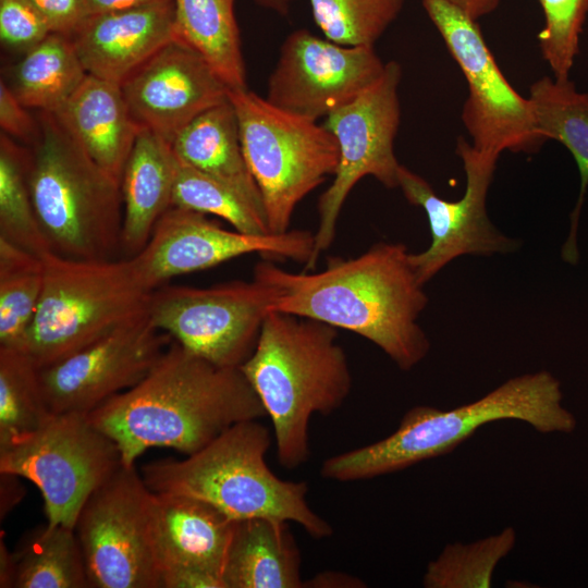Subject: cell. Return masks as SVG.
<instances>
[{
  "label": "cell",
  "mask_w": 588,
  "mask_h": 588,
  "mask_svg": "<svg viewBox=\"0 0 588 588\" xmlns=\"http://www.w3.org/2000/svg\"><path fill=\"white\" fill-rule=\"evenodd\" d=\"M409 254L402 243L377 242L354 258L330 257L318 272H291L261 260L254 277L277 290L272 311L356 333L408 371L430 350L418 324L428 297Z\"/></svg>",
  "instance_id": "6da1fadb"
},
{
  "label": "cell",
  "mask_w": 588,
  "mask_h": 588,
  "mask_svg": "<svg viewBox=\"0 0 588 588\" xmlns=\"http://www.w3.org/2000/svg\"><path fill=\"white\" fill-rule=\"evenodd\" d=\"M134 466L150 448L191 455L237 422L266 417L240 367L218 366L172 341L149 373L89 413Z\"/></svg>",
  "instance_id": "7a4b0ae2"
},
{
  "label": "cell",
  "mask_w": 588,
  "mask_h": 588,
  "mask_svg": "<svg viewBox=\"0 0 588 588\" xmlns=\"http://www.w3.org/2000/svg\"><path fill=\"white\" fill-rule=\"evenodd\" d=\"M272 424L279 464L294 469L310 456L315 414L339 409L352 389L338 329L287 313L270 311L256 346L240 367Z\"/></svg>",
  "instance_id": "3957f363"
},
{
  "label": "cell",
  "mask_w": 588,
  "mask_h": 588,
  "mask_svg": "<svg viewBox=\"0 0 588 588\" xmlns=\"http://www.w3.org/2000/svg\"><path fill=\"white\" fill-rule=\"evenodd\" d=\"M562 397L560 381L542 370L511 378L479 400L452 409L415 406L388 437L324 460L320 475L350 482L400 471L448 454L481 426L503 419L525 421L541 433H571L577 422Z\"/></svg>",
  "instance_id": "277c9868"
},
{
  "label": "cell",
  "mask_w": 588,
  "mask_h": 588,
  "mask_svg": "<svg viewBox=\"0 0 588 588\" xmlns=\"http://www.w3.org/2000/svg\"><path fill=\"white\" fill-rule=\"evenodd\" d=\"M271 440L259 419L241 421L186 458L152 461L140 474L152 492L201 501L234 522L271 518L296 523L315 539L331 536L330 523L306 500L307 482L284 480L269 468Z\"/></svg>",
  "instance_id": "5b68a950"
},
{
  "label": "cell",
  "mask_w": 588,
  "mask_h": 588,
  "mask_svg": "<svg viewBox=\"0 0 588 588\" xmlns=\"http://www.w3.org/2000/svg\"><path fill=\"white\" fill-rule=\"evenodd\" d=\"M29 154L33 205L50 252L113 259L122 242L120 181L79 147L53 113L41 111Z\"/></svg>",
  "instance_id": "8992f818"
},
{
  "label": "cell",
  "mask_w": 588,
  "mask_h": 588,
  "mask_svg": "<svg viewBox=\"0 0 588 588\" xmlns=\"http://www.w3.org/2000/svg\"><path fill=\"white\" fill-rule=\"evenodd\" d=\"M41 258L42 293L21 347L37 368L148 314L151 292L131 258L75 259L52 252Z\"/></svg>",
  "instance_id": "52a82bcc"
},
{
  "label": "cell",
  "mask_w": 588,
  "mask_h": 588,
  "mask_svg": "<svg viewBox=\"0 0 588 588\" xmlns=\"http://www.w3.org/2000/svg\"><path fill=\"white\" fill-rule=\"evenodd\" d=\"M229 100L268 230L285 233L298 203L334 175L336 139L323 124L284 111L247 88L230 90Z\"/></svg>",
  "instance_id": "ba28073f"
},
{
  "label": "cell",
  "mask_w": 588,
  "mask_h": 588,
  "mask_svg": "<svg viewBox=\"0 0 588 588\" xmlns=\"http://www.w3.org/2000/svg\"><path fill=\"white\" fill-rule=\"evenodd\" d=\"M121 465L118 444L75 413H50L35 431L0 449V473L32 481L47 523L72 528L89 495Z\"/></svg>",
  "instance_id": "9c48e42d"
},
{
  "label": "cell",
  "mask_w": 588,
  "mask_h": 588,
  "mask_svg": "<svg viewBox=\"0 0 588 588\" xmlns=\"http://www.w3.org/2000/svg\"><path fill=\"white\" fill-rule=\"evenodd\" d=\"M74 530L90 588H159L152 491L121 465L83 505Z\"/></svg>",
  "instance_id": "30bf717a"
},
{
  "label": "cell",
  "mask_w": 588,
  "mask_h": 588,
  "mask_svg": "<svg viewBox=\"0 0 588 588\" xmlns=\"http://www.w3.org/2000/svg\"><path fill=\"white\" fill-rule=\"evenodd\" d=\"M277 290L253 277L209 287L162 285L148 317L187 351L222 367H241L254 351Z\"/></svg>",
  "instance_id": "8fae6325"
},
{
  "label": "cell",
  "mask_w": 588,
  "mask_h": 588,
  "mask_svg": "<svg viewBox=\"0 0 588 588\" xmlns=\"http://www.w3.org/2000/svg\"><path fill=\"white\" fill-rule=\"evenodd\" d=\"M401 77L397 62L385 63L375 84L326 118L323 125L339 146V162L333 181L318 200V228L306 269H315L321 253L333 243L341 209L359 180L373 176L387 188L399 187L402 164L394 154V139L401 122Z\"/></svg>",
  "instance_id": "7c38bea8"
},
{
  "label": "cell",
  "mask_w": 588,
  "mask_h": 588,
  "mask_svg": "<svg viewBox=\"0 0 588 588\" xmlns=\"http://www.w3.org/2000/svg\"><path fill=\"white\" fill-rule=\"evenodd\" d=\"M422 5L463 72L468 96L461 119L481 152L503 150L535 154L544 144L531 105L505 78L489 50L477 21L446 0H422Z\"/></svg>",
  "instance_id": "4fadbf2b"
},
{
  "label": "cell",
  "mask_w": 588,
  "mask_h": 588,
  "mask_svg": "<svg viewBox=\"0 0 588 588\" xmlns=\"http://www.w3.org/2000/svg\"><path fill=\"white\" fill-rule=\"evenodd\" d=\"M456 154L466 174L465 192L457 200L439 197L424 177L406 167L399 171V187L406 200L422 208L429 222V247L409 254L422 285L460 256L506 254L519 244L501 233L487 213V195L499 156L478 151L463 136L457 137Z\"/></svg>",
  "instance_id": "5bb4252c"
},
{
  "label": "cell",
  "mask_w": 588,
  "mask_h": 588,
  "mask_svg": "<svg viewBox=\"0 0 588 588\" xmlns=\"http://www.w3.org/2000/svg\"><path fill=\"white\" fill-rule=\"evenodd\" d=\"M313 249L314 233L306 230L261 235L229 231L205 213L171 206L143 249L128 258L143 285L152 292L175 277L253 253L306 265Z\"/></svg>",
  "instance_id": "9a60e30c"
},
{
  "label": "cell",
  "mask_w": 588,
  "mask_h": 588,
  "mask_svg": "<svg viewBox=\"0 0 588 588\" xmlns=\"http://www.w3.org/2000/svg\"><path fill=\"white\" fill-rule=\"evenodd\" d=\"M172 341L147 314L68 357L38 368L49 412L88 415L142 381Z\"/></svg>",
  "instance_id": "2e32d148"
},
{
  "label": "cell",
  "mask_w": 588,
  "mask_h": 588,
  "mask_svg": "<svg viewBox=\"0 0 588 588\" xmlns=\"http://www.w3.org/2000/svg\"><path fill=\"white\" fill-rule=\"evenodd\" d=\"M384 68L373 47L343 46L297 29L281 46L266 99L284 111L318 121L375 84Z\"/></svg>",
  "instance_id": "e0dca14e"
},
{
  "label": "cell",
  "mask_w": 588,
  "mask_h": 588,
  "mask_svg": "<svg viewBox=\"0 0 588 588\" xmlns=\"http://www.w3.org/2000/svg\"><path fill=\"white\" fill-rule=\"evenodd\" d=\"M128 110L139 126L172 145L180 132L231 90L192 48L173 39L122 84Z\"/></svg>",
  "instance_id": "ac0fdd59"
},
{
  "label": "cell",
  "mask_w": 588,
  "mask_h": 588,
  "mask_svg": "<svg viewBox=\"0 0 588 588\" xmlns=\"http://www.w3.org/2000/svg\"><path fill=\"white\" fill-rule=\"evenodd\" d=\"M69 37L87 74L121 85L174 39L173 0L85 17Z\"/></svg>",
  "instance_id": "d6986e66"
},
{
  "label": "cell",
  "mask_w": 588,
  "mask_h": 588,
  "mask_svg": "<svg viewBox=\"0 0 588 588\" xmlns=\"http://www.w3.org/2000/svg\"><path fill=\"white\" fill-rule=\"evenodd\" d=\"M152 517L160 576L197 571L222 580L234 520L201 501L156 492Z\"/></svg>",
  "instance_id": "ffe728a7"
},
{
  "label": "cell",
  "mask_w": 588,
  "mask_h": 588,
  "mask_svg": "<svg viewBox=\"0 0 588 588\" xmlns=\"http://www.w3.org/2000/svg\"><path fill=\"white\" fill-rule=\"evenodd\" d=\"M53 114L79 147L121 183L124 166L140 131L121 85L87 74Z\"/></svg>",
  "instance_id": "44dd1931"
},
{
  "label": "cell",
  "mask_w": 588,
  "mask_h": 588,
  "mask_svg": "<svg viewBox=\"0 0 588 588\" xmlns=\"http://www.w3.org/2000/svg\"><path fill=\"white\" fill-rule=\"evenodd\" d=\"M177 157L170 143L142 128L121 176V252L139 253L161 216L172 206Z\"/></svg>",
  "instance_id": "7402d4cb"
},
{
  "label": "cell",
  "mask_w": 588,
  "mask_h": 588,
  "mask_svg": "<svg viewBox=\"0 0 588 588\" xmlns=\"http://www.w3.org/2000/svg\"><path fill=\"white\" fill-rule=\"evenodd\" d=\"M302 555L289 522L234 523L222 572L224 588H302Z\"/></svg>",
  "instance_id": "603a6c76"
},
{
  "label": "cell",
  "mask_w": 588,
  "mask_h": 588,
  "mask_svg": "<svg viewBox=\"0 0 588 588\" xmlns=\"http://www.w3.org/2000/svg\"><path fill=\"white\" fill-rule=\"evenodd\" d=\"M171 146L181 160L230 187L266 222L261 195L247 167L237 117L229 99L194 119Z\"/></svg>",
  "instance_id": "cb8c5ba5"
},
{
  "label": "cell",
  "mask_w": 588,
  "mask_h": 588,
  "mask_svg": "<svg viewBox=\"0 0 588 588\" xmlns=\"http://www.w3.org/2000/svg\"><path fill=\"white\" fill-rule=\"evenodd\" d=\"M529 101L537 131L544 139L564 145L574 157L580 175V191L571 213V230L562 247V259L576 265L579 259L577 226L588 186V91L575 83L544 76L530 86Z\"/></svg>",
  "instance_id": "d4e9b609"
},
{
  "label": "cell",
  "mask_w": 588,
  "mask_h": 588,
  "mask_svg": "<svg viewBox=\"0 0 588 588\" xmlns=\"http://www.w3.org/2000/svg\"><path fill=\"white\" fill-rule=\"evenodd\" d=\"M234 2L173 0L174 39L195 50L231 90L247 88Z\"/></svg>",
  "instance_id": "484cf974"
},
{
  "label": "cell",
  "mask_w": 588,
  "mask_h": 588,
  "mask_svg": "<svg viewBox=\"0 0 588 588\" xmlns=\"http://www.w3.org/2000/svg\"><path fill=\"white\" fill-rule=\"evenodd\" d=\"M86 76L70 37L51 33L25 52L9 86L26 108L56 113Z\"/></svg>",
  "instance_id": "4316f807"
},
{
  "label": "cell",
  "mask_w": 588,
  "mask_h": 588,
  "mask_svg": "<svg viewBox=\"0 0 588 588\" xmlns=\"http://www.w3.org/2000/svg\"><path fill=\"white\" fill-rule=\"evenodd\" d=\"M13 553L15 588H90L72 527L49 523L38 526L23 535Z\"/></svg>",
  "instance_id": "83f0119b"
},
{
  "label": "cell",
  "mask_w": 588,
  "mask_h": 588,
  "mask_svg": "<svg viewBox=\"0 0 588 588\" xmlns=\"http://www.w3.org/2000/svg\"><path fill=\"white\" fill-rule=\"evenodd\" d=\"M44 287V261L0 236V346H23Z\"/></svg>",
  "instance_id": "f1b7e54d"
},
{
  "label": "cell",
  "mask_w": 588,
  "mask_h": 588,
  "mask_svg": "<svg viewBox=\"0 0 588 588\" xmlns=\"http://www.w3.org/2000/svg\"><path fill=\"white\" fill-rule=\"evenodd\" d=\"M30 154L7 134L0 137V236L37 255L50 252L29 187Z\"/></svg>",
  "instance_id": "f546056e"
},
{
  "label": "cell",
  "mask_w": 588,
  "mask_h": 588,
  "mask_svg": "<svg viewBox=\"0 0 588 588\" xmlns=\"http://www.w3.org/2000/svg\"><path fill=\"white\" fill-rule=\"evenodd\" d=\"M49 414L36 365L22 350L0 346V449L35 431Z\"/></svg>",
  "instance_id": "4dcf8cb0"
},
{
  "label": "cell",
  "mask_w": 588,
  "mask_h": 588,
  "mask_svg": "<svg viewBox=\"0 0 588 588\" xmlns=\"http://www.w3.org/2000/svg\"><path fill=\"white\" fill-rule=\"evenodd\" d=\"M405 0H309L324 38L343 46L373 47Z\"/></svg>",
  "instance_id": "1f68e13d"
},
{
  "label": "cell",
  "mask_w": 588,
  "mask_h": 588,
  "mask_svg": "<svg viewBox=\"0 0 588 588\" xmlns=\"http://www.w3.org/2000/svg\"><path fill=\"white\" fill-rule=\"evenodd\" d=\"M172 206L217 216L242 233H270L265 220L234 191L179 157Z\"/></svg>",
  "instance_id": "d6a6232c"
},
{
  "label": "cell",
  "mask_w": 588,
  "mask_h": 588,
  "mask_svg": "<svg viewBox=\"0 0 588 588\" xmlns=\"http://www.w3.org/2000/svg\"><path fill=\"white\" fill-rule=\"evenodd\" d=\"M514 542V529L506 528L497 536L468 546H446L440 556L428 565L424 586L490 587L497 563L511 551Z\"/></svg>",
  "instance_id": "836d02e7"
},
{
  "label": "cell",
  "mask_w": 588,
  "mask_h": 588,
  "mask_svg": "<svg viewBox=\"0 0 588 588\" xmlns=\"http://www.w3.org/2000/svg\"><path fill=\"white\" fill-rule=\"evenodd\" d=\"M544 27L538 34L543 59L556 79L568 78L579 51V35L588 14V0H538Z\"/></svg>",
  "instance_id": "e575fe53"
},
{
  "label": "cell",
  "mask_w": 588,
  "mask_h": 588,
  "mask_svg": "<svg viewBox=\"0 0 588 588\" xmlns=\"http://www.w3.org/2000/svg\"><path fill=\"white\" fill-rule=\"evenodd\" d=\"M51 33L48 22L28 0H0L3 45L27 52Z\"/></svg>",
  "instance_id": "d590c367"
},
{
  "label": "cell",
  "mask_w": 588,
  "mask_h": 588,
  "mask_svg": "<svg viewBox=\"0 0 588 588\" xmlns=\"http://www.w3.org/2000/svg\"><path fill=\"white\" fill-rule=\"evenodd\" d=\"M0 126L8 136L34 143L38 132L36 123L27 108L16 98L10 86L0 83Z\"/></svg>",
  "instance_id": "8d00e7d4"
},
{
  "label": "cell",
  "mask_w": 588,
  "mask_h": 588,
  "mask_svg": "<svg viewBox=\"0 0 588 588\" xmlns=\"http://www.w3.org/2000/svg\"><path fill=\"white\" fill-rule=\"evenodd\" d=\"M48 22L52 33L70 36L83 20L82 0H28Z\"/></svg>",
  "instance_id": "74e56055"
},
{
  "label": "cell",
  "mask_w": 588,
  "mask_h": 588,
  "mask_svg": "<svg viewBox=\"0 0 588 588\" xmlns=\"http://www.w3.org/2000/svg\"><path fill=\"white\" fill-rule=\"evenodd\" d=\"M19 476L0 473V516L5 517L24 498L25 491Z\"/></svg>",
  "instance_id": "f35d334b"
},
{
  "label": "cell",
  "mask_w": 588,
  "mask_h": 588,
  "mask_svg": "<svg viewBox=\"0 0 588 588\" xmlns=\"http://www.w3.org/2000/svg\"><path fill=\"white\" fill-rule=\"evenodd\" d=\"M158 0H82L83 19L140 7Z\"/></svg>",
  "instance_id": "ab89813d"
},
{
  "label": "cell",
  "mask_w": 588,
  "mask_h": 588,
  "mask_svg": "<svg viewBox=\"0 0 588 588\" xmlns=\"http://www.w3.org/2000/svg\"><path fill=\"white\" fill-rule=\"evenodd\" d=\"M364 583L351 575L324 572L317 574L313 579L304 581V587H317V588H358L364 587Z\"/></svg>",
  "instance_id": "60d3db41"
},
{
  "label": "cell",
  "mask_w": 588,
  "mask_h": 588,
  "mask_svg": "<svg viewBox=\"0 0 588 588\" xmlns=\"http://www.w3.org/2000/svg\"><path fill=\"white\" fill-rule=\"evenodd\" d=\"M0 587H16V562L13 551H10L3 537L0 538Z\"/></svg>",
  "instance_id": "b9f144b4"
},
{
  "label": "cell",
  "mask_w": 588,
  "mask_h": 588,
  "mask_svg": "<svg viewBox=\"0 0 588 588\" xmlns=\"http://www.w3.org/2000/svg\"><path fill=\"white\" fill-rule=\"evenodd\" d=\"M477 21L481 16L493 12L500 0H446Z\"/></svg>",
  "instance_id": "7bdbcfd3"
},
{
  "label": "cell",
  "mask_w": 588,
  "mask_h": 588,
  "mask_svg": "<svg viewBox=\"0 0 588 588\" xmlns=\"http://www.w3.org/2000/svg\"><path fill=\"white\" fill-rule=\"evenodd\" d=\"M259 5L285 14L292 0H254Z\"/></svg>",
  "instance_id": "ee69618b"
}]
</instances>
